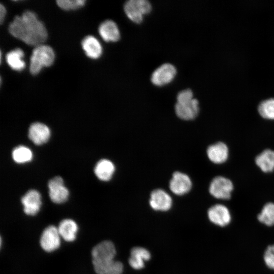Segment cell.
Instances as JSON below:
<instances>
[{
  "instance_id": "6da1fadb",
  "label": "cell",
  "mask_w": 274,
  "mask_h": 274,
  "mask_svg": "<svg viewBox=\"0 0 274 274\" xmlns=\"http://www.w3.org/2000/svg\"><path fill=\"white\" fill-rule=\"evenodd\" d=\"M8 29L15 38L36 47L42 45L48 37L43 23L33 12L29 10L24 11L20 16H16L9 24Z\"/></svg>"
},
{
  "instance_id": "7a4b0ae2",
  "label": "cell",
  "mask_w": 274,
  "mask_h": 274,
  "mask_svg": "<svg viewBox=\"0 0 274 274\" xmlns=\"http://www.w3.org/2000/svg\"><path fill=\"white\" fill-rule=\"evenodd\" d=\"M54 59V52L51 47L43 44L36 46L30 56V73L33 75H37L43 67L51 65Z\"/></svg>"
},
{
  "instance_id": "3957f363",
  "label": "cell",
  "mask_w": 274,
  "mask_h": 274,
  "mask_svg": "<svg viewBox=\"0 0 274 274\" xmlns=\"http://www.w3.org/2000/svg\"><path fill=\"white\" fill-rule=\"evenodd\" d=\"M151 9V4L146 0H129L124 6L127 16L136 23H141L144 15L149 13Z\"/></svg>"
},
{
  "instance_id": "277c9868",
  "label": "cell",
  "mask_w": 274,
  "mask_h": 274,
  "mask_svg": "<svg viewBox=\"0 0 274 274\" xmlns=\"http://www.w3.org/2000/svg\"><path fill=\"white\" fill-rule=\"evenodd\" d=\"M234 185L228 178L218 176L211 181L209 191L214 197L223 200L229 199L233 190Z\"/></svg>"
},
{
  "instance_id": "5b68a950",
  "label": "cell",
  "mask_w": 274,
  "mask_h": 274,
  "mask_svg": "<svg viewBox=\"0 0 274 274\" xmlns=\"http://www.w3.org/2000/svg\"><path fill=\"white\" fill-rule=\"evenodd\" d=\"M116 250L114 244L104 241L95 245L91 251L93 264L108 262L114 260Z\"/></svg>"
},
{
  "instance_id": "8992f818",
  "label": "cell",
  "mask_w": 274,
  "mask_h": 274,
  "mask_svg": "<svg viewBox=\"0 0 274 274\" xmlns=\"http://www.w3.org/2000/svg\"><path fill=\"white\" fill-rule=\"evenodd\" d=\"M40 244L46 252H51L57 250L60 245V236L57 227L50 225L43 231Z\"/></svg>"
},
{
  "instance_id": "52a82bcc",
  "label": "cell",
  "mask_w": 274,
  "mask_h": 274,
  "mask_svg": "<svg viewBox=\"0 0 274 274\" xmlns=\"http://www.w3.org/2000/svg\"><path fill=\"white\" fill-rule=\"evenodd\" d=\"M177 74L176 67L170 63H164L157 68L151 77L152 83L158 86H162L171 82Z\"/></svg>"
},
{
  "instance_id": "ba28073f",
  "label": "cell",
  "mask_w": 274,
  "mask_h": 274,
  "mask_svg": "<svg viewBox=\"0 0 274 274\" xmlns=\"http://www.w3.org/2000/svg\"><path fill=\"white\" fill-rule=\"evenodd\" d=\"M49 196L53 202L62 203L68 198V190L63 185L61 177L56 176L51 179L48 182Z\"/></svg>"
},
{
  "instance_id": "9c48e42d",
  "label": "cell",
  "mask_w": 274,
  "mask_h": 274,
  "mask_svg": "<svg viewBox=\"0 0 274 274\" xmlns=\"http://www.w3.org/2000/svg\"><path fill=\"white\" fill-rule=\"evenodd\" d=\"M208 216L211 222L221 227L227 226L231 220L229 209L222 204H216L210 207L208 211Z\"/></svg>"
},
{
  "instance_id": "30bf717a",
  "label": "cell",
  "mask_w": 274,
  "mask_h": 274,
  "mask_svg": "<svg viewBox=\"0 0 274 274\" xmlns=\"http://www.w3.org/2000/svg\"><path fill=\"white\" fill-rule=\"evenodd\" d=\"M199 102L195 99L181 102H177L175 106V112L177 116L185 120L194 119L199 113Z\"/></svg>"
},
{
  "instance_id": "8fae6325",
  "label": "cell",
  "mask_w": 274,
  "mask_h": 274,
  "mask_svg": "<svg viewBox=\"0 0 274 274\" xmlns=\"http://www.w3.org/2000/svg\"><path fill=\"white\" fill-rule=\"evenodd\" d=\"M192 186L190 178L186 174L175 172L169 183V189L176 195H181L189 191Z\"/></svg>"
},
{
  "instance_id": "7c38bea8",
  "label": "cell",
  "mask_w": 274,
  "mask_h": 274,
  "mask_svg": "<svg viewBox=\"0 0 274 274\" xmlns=\"http://www.w3.org/2000/svg\"><path fill=\"white\" fill-rule=\"evenodd\" d=\"M23 211L27 215L33 216L39 211L41 206V196L35 190H30L21 198Z\"/></svg>"
},
{
  "instance_id": "4fadbf2b",
  "label": "cell",
  "mask_w": 274,
  "mask_h": 274,
  "mask_svg": "<svg viewBox=\"0 0 274 274\" xmlns=\"http://www.w3.org/2000/svg\"><path fill=\"white\" fill-rule=\"evenodd\" d=\"M207 154L211 162L220 164L227 160L229 155V149L225 143L218 142L208 147Z\"/></svg>"
},
{
  "instance_id": "5bb4252c",
  "label": "cell",
  "mask_w": 274,
  "mask_h": 274,
  "mask_svg": "<svg viewBox=\"0 0 274 274\" xmlns=\"http://www.w3.org/2000/svg\"><path fill=\"white\" fill-rule=\"evenodd\" d=\"M149 203L154 210L166 211L172 207V199L170 195L164 190L156 189L152 192Z\"/></svg>"
},
{
  "instance_id": "9a60e30c",
  "label": "cell",
  "mask_w": 274,
  "mask_h": 274,
  "mask_svg": "<svg viewBox=\"0 0 274 274\" xmlns=\"http://www.w3.org/2000/svg\"><path fill=\"white\" fill-rule=\"evenodd\" d=\"M50 135V129L44 124L39 122L33 123L29 128L28 137L37 145H41L46 143Z\"/></svg>"
},
{
  "instance_id": "2e32d148",
  "label": "cell",
  "mask_w": 274,
  "mask_h": 274,
  "mask_svg": "<svg viewBox=\"0 0 274 274\" xmlns=\"http://www.w3.org/2000/svg\"><path fill=\"white\" fill-rule=\"evenodd\" d=\"M98 32L105 41L117 42L120 37L119 28L113 21L107 20L100 24Z\"/></svg>"
},
{
  "instance_id": "e0dca14e",
  "label": "cell",
  "mask_w": 274,
  "mask_h": 274,
  "mask_svg": "<svg viewBox=\"0 0 274 274\" xmlns=\"http://www.w3.org/2000/svg\"><path fill=\"white\" fill-rule=\"evenodd\" d=\"M151 257L149 251L142 247H134L131 250L128 262L130 266L135 269H141L145 266V261Z\"/></svg>"
},
{
  "instance_id": "ac0fdd59",
  "label": "cell",
  "mask_w": 274,
  "mask_h": 274,
  "mask_svg": "<svg viewBox=\"0 0 274 274\" xmlns=\"http://www.w3.org/2000/svg\"><path fill=\"white\" fill-rule=\"evenodd\" d=\"M255 161L262 172H272L274 170V151L269 149L264 150L256 157Z\"/></svg>"
},
{
  "instance_id": "d6986e66",
  "label": "cell",
  "mask_w": 274,
  "mask_h": 274,
  "mask_svg": "<svg viewBox=\"0 0 274 274\" xmlns=\"http://www.w3.org/2000/svg\"><path fill=\"white\" fill-rule=\"evenodd\" d=\"M60 237L66 242L74 241L77 235L78 226L76 222L71 219L62 220L57 227Z\"/></svg>"
},
{
  "instance_id": "ffe728a7",
  "label": "cell",
  "mask_w": 274,
  "mask_h": 274,
  "mask_svg": "<svg viewBox=\"0 0 274 274\" xmlns=\"http://www.w3.org/2000/svg\"><path fill=\"white\" fill-rule=\"evenodd\" d=\"M82 47L86 55L92 59L99 58L102 54V47L93 36H88L82 41Z\"/></svg>"
},
{
  "instance_id": "44dd1931",
  "label": "cell",
  "mask_w": 274,
  "mask_h": 274,
  "mask_svg": "<svg viewBox=\"0 0 274 274\" xmlns=\"http://www.w3.org/2000/svg\"><path fill=\"white\" fill-rule=\"evenodd\" d=\"M115 171V166L110 160L103 159L99 160L94 168V173L100 180H110Z\"/></svg>"
},
{
  "instance_id": "7402d4cb",
  "label": "cell",
  "mask_w": 274,
  "mask_h": 274,
  "mask_svg": "<svg viewBox=\"0 0 274 274\" xmlns=\"http://www.w3.org/2000/svg\"><path fill=\"white\" fill-rule=\"evenodd\" d=\"M93 265L97 274H121L123 269V264L115 260Z\"/></svg>"
},
{
  "instance_id": "603a6c76",
  "label": "cell",
  "mask_w": 274,
  "mask_h": 274,
  "mask_svg": "<svg viewBox=\"0 0 274 274\" xmlns=\"http://www.w3.org/2000/svg\"><path fill=\"white\" fill-rule=\"evenodd\" d=\"M23 56V51L20 48H16L7 54L6 60L12 69L20 71L25 66V62L22 60Z\"/></svg>"
},
{
  "instance_id": "cb8c5ba5",
  "label": "cell",
  "mask_w": 274,
  "mask_h": 274,
  "mask_svg": "<svg viewBox=\"0 0 274 274\" xmlns=\"http://www.w3.org/2000/svg\"><path fill=\"white\" fill-rule=\"evenodd\" d=\"M259 114L264 119L274 120V97H269L261 100L258 105Z\"/></svg>"
},
{
  "instance_id": "d4e9b609",
  "label": "cell",
  "mask_w": 274,
  "mask_h": 274,
  "mask_svg": "<svg viewBox=\"0 0 274 274\" xmlns=\"http://www.w3.org/2000/svg\"><path fill=\"white\" fill-rule=\"evenodd\" d=\"M258 221L266 226L274 225V203L267 202L257 216Z\"/></svg>"
},
{
  "instance_id": "484cf974",
  "label": "cell",
  "mask_w": 274,
  "mask_h": 274,
  "mask_svg": "<svg viewBox=\"0 0 274 274\" xmlns=\"http://www.w3.org/2000/svg\"><path fill=\"white\" fill-rule=\"evenodd\" d=\"M13 160L17 163H23L30 161L32 157L31 150L26 147L19 146L12 152Z\"/></svg>"
},
{
  "instance_id": "4316f807",
  "label": "cell",
  "mask_w": 274,
  "mask_h": 274,
  "mask_svg": "<svg viewBox=\"0 0 274 274\" xmlns=\"http://www.w3.org/2000/svg\"><path fill=\"white\" fill-rule=\"evenodd\" d=\"M86 1L84 0H58L57 5L64 10H76L83 7Z\"/></svg>"
},
{
  "instance_id": "83f0119b",
  "label": "cell",
  "mask_w": 274,
  "mask_h": 274,
  "mask_svg": "<svg viewBox=\"0 0 274 274\" xmlns=\"http://www.w3.org/2000/svg\"><path fill=\"white\" fill-rule=\"evenodd\" d=\"M263 258L267 266L274 269V245H270L266 248Z\"/></svg>"
},
{
  "instance_id": "f1b7e54d",
  "label": "cell",
  "mask_w": 274,
  "mask_h": 274,
  "mask_svg": "<svg viewBox=\"0 0 274 274\" xmlns=\"http://www.w3.org/2000/svg\"><path fill=\"white\" fill-rule=\"evenodd\" d=\"M191 90L187 89L180 91L177 97V102H181L191 100L193 98Z\"/></svg>"
},
{
  "instance_id": "f546056e",
  "label": "cell",
  "mask_w": 274,
  "mask_h": 274,
  "mask_svg": "<svg viewBox=\"0 0 274 274\" xmlns=\"http://www.w3.org/2000/svg\"><path fill=\"white\" fill-rule=\"evenodd\" d=\"M6 14V10L2 4H0V22L2 24Z\"/></svg>"
}]
</instances>
